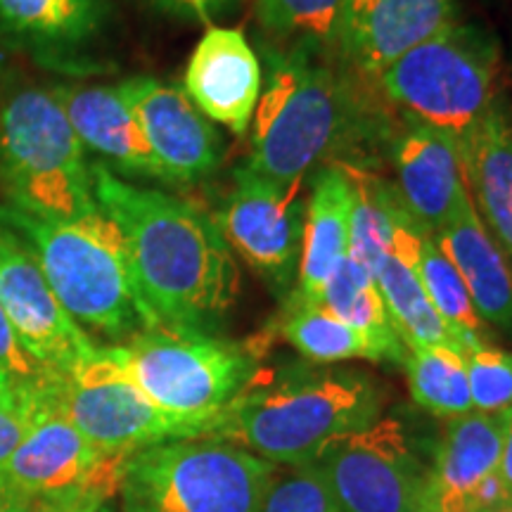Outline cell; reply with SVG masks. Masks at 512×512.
I'll use <instances>...</instances> for the list:
<instances>
[{
	"label": "cell",
	"instance_id": "obj_1",
	"mask_svg": "<svg viewBox=\"0 0 512 512\" xmlns=\"http://www.w3.org/2000/svg\"><path fill=\"white\" fill-rule=\"evenodd\" d=\"M98 207L126 242L150 330L211 335L240 294V268L219 223L169 192L91 164Z\"/></svg>",
	"mask_w": 512,
	"mask_h": 512
},
{
	"label": "cell",
	"instance_id": "obj_2",
	"mask_svg": "<svg viewBox=\"0 0 512 512\" xmlns=\"http://www.w3.org/2000/svg\"><path fill=\"white\" fill-rule=\"evenodd\" d=\"M380 411V387L361 370L290 368L249 384L204 439L240 446L273 465H309L330 441L380 420Z\"/></svg>",
	"mask_w": 512,
	"mask_h": 512
},
{
	"label": "cell",
	"instance_id": "obj_3",
	"mask_svg": "<svg viewBox=\"0 0 512 512\" xmlns=\"http://www.w3.org/2000/svg\"><path fill=\"white\" fill-rule=\"evenodd\" d=\"M330 50V48H328ZM318 46L261 48L268 76L252 117L245 166L280 185L304 181L361 124L349 74Z\"/></svg>",
	"mask_w": 512,
	"mask_h": 512
},
{
	"label": "cell",
	"instance_id": "obj_4",
	"mask_svg": "<svg viewBox=\"0 0 512 512\" xmlns=\"http://www.w3.org/2000/svg\"><path fill=\"white\" fill-rule=\"evenodd\" d=\"M0 226L29 249L64 311L81 328L124 342L150 330L126 242L105 211L60 223L0 202Z\"/></svg>",
	"mask_w": 512,
	"mask_h": 512
},
{
	"label": "cell",
	"instance_id": "obj_5",
	"mask_svg": "<svg viewBox=\"0 0 512 512\" xmlns=\"http://www.w3.org/2000/svg\"><path fill=\"white\" fill-rule=\"evenodd\" d=\"M0 192L3 204L46 221L100 211L86 147L50 88H24L0 107Z\"/></svg>",
	"mask_w": 512,
	"mask_h": 512
},
{
	"label": "cell",
	"instance_id": "obj_6",
	"mask_svg": "<svg viewBox=\"0 0 512 512\" xmlns=\"http://www.w3.org/2000/svg\"><path fill=\"white\" fill-rule=\"evenodd\" d=\"M382 93L415 124L458 143L489 114L501 93V48L489 31L453 22L377 76Z\"/></svg>",
	"mask_w": 512,
	"mask_h": 512
},
{
	"label": "cell",
	"instance_id": "obj_7",
	"mask_svg": "<svg viewBox=\"0 0 512 512\" xmlns=\"http://www.w3.org/2000/svg\"><path fill=\"white\" fill-rule=\"evenodd\" d=\"M278 465L216 439H178L126 458L124 512H259Z\"/></svg>",
	"mask_w": 512,
	"mask_h": 512
},
{
	"label": "cell",
	"instance_id": "obj_8",
	"mask_svg": "<svg viewBox=\"0 0 512 512\" xmlns=\"http://www.w3.org/2000/svg\"><path fill=\"white\" fill-rule=\"evenodd\" d=\"M112 349L155 406L202 422L207 432L216 415L256 380L259 363L254 344L195 332L143 330Z\"/></svg>",
	"mask_w": 512,
	"mask_h": 512
},
{
	"label": "cell",
	"instance_id": "obj_9",
	"mask_svg": "<svg viewBox=\"0 0 512 512\" xmlns=\"http://www.w3.org/2000/svg\"><path fill=\"white\" fill-rule=\"evenodd\" d=\"M55 401L76 430L110 458L126 460L143 448L207 434L202 422L176 418L147 399L112 347H95L57 377Z\"/></svg>",
	"mask_w": 512,
	"mask_h": 512
},
{
	"label": "cell",
	"instance_id": "obj_10",
	"mask_svg": "<svg viewBox=\"0 0 512 512\" xmlns=\"http://www.w3.org/2000/svg\"><path fill=\"white\" fill-rule=\"evenodd\" d=\"M309 465L344 512H434L430 465L394 418L330 441Z\"/></svg>",
	"mask_w": 512,
	"mask_h": 512
},
{
	"label": "cell",
	"instance_id": "obj_11",
	"mask_svg": "<svg viewBox=\"0 0 512 512\" xmlns=\"http://www.w3.org/2000/svg\"><path fill=\"white\" fill-rule=\"evenodd\" d=\"M55 382L57 377L27 437L0 470V484L46 505L105 503L119 491L126 460L105 456L76 430L57 406Z\"/></svg>",
	"mask_w": 512,
	"mask_h": 512
},
{
	"label": "cell",
	"instance_id": "obj_12",
	"mask_svg": "<svg viewBox=\"0 0 512 512\" xmlns=\"http://www.w3.org/2000/svg\"><path fill=\"white\" fill-rule=\"evenodd\" d=\"M235 185L216 216L230 252L245 259L278 290L297 278L306 207L304 181L280 185L249 166L235 169Z\"/></svg>",
	"mask_w": 512,
	"mask_h": 512
},
{
	"label": "cell",
	"instance_id": "obj_13",
	"mask_svg": "<svg viewBox=\"0 0 512 512\" xmlns=\"http://www.w3.org/2000/svg\"><path fill=\"white\" fill-rule=\"evenodd\" d=\"M0 309L22 347L55 375H67L98 344L64 311L36 259L0 226Z\"/></svg>",
	"mask_w": 512,
	"mask_h": 512
},
{
	"label": "cell",
	"instance_id": "obj_14",
	"mask_svg": "<svg viewBox=\"0 0 512 512\" xmlns=\"http://www.w3.org/2000/svg\"><path fill=\"white\" fill-rule=\"evenodd\" d=\"M117 91L136 114L166 183H197L219 169L223 140L185 91L155 76H131Z\"/></svg>",
	"mask_w": 512,
	"mask_h": 512
},
{
	"label": "cell",
	"instance_id": "obj_15",
	"mask_svg": "<svg viewBox=\"0 0 512 512\" xmlns=\"http://www.w3.org/2000/svg\"><path fill=\"white\" fill-rule=\"evenodd\" d=\"M453 22L456 0H342L332 48L344 67L377 79Z\"/></svg>",
	"mask_w": 512,
	"mask_h": 512
},
{
	"label": "cell",
	"instance_id": "obj_16",
	"mask_svg": "<svg viewBox=\"0 0 512 512\" xmlns=\"http://www.w3.org/2000/svg\"><path fill=\"white\" fill-rule=\"evenodd\" d=\"M261 62L240 29L209 27L204 31L188 67L185 95L216 124L247 133L261 95Z\"/></svg>",
	"mask_w": 512,
	"mask_h": 512
},
{
	"label": "cell",
	"instance_id": "obj_17",
	"mask_svg": "<svg viewBox=\"0 0 512 512\" xmlns=\"http://www.w3.org/2000/svg\"><path fill=\"white\" fill-rule=\"evenodd\" d=\"M396 192L413 221L437 235L470 197L463 150L451 133L413 124L394 145Z\"/></svg>",
	"mask_w": 512,
	"mask_h": 512
},
{
	"label": "cell",
	"instance_id": "obj_18",
	"mask_svg": "<svg viewBox=\"0 0 512 512\" xmlns=\"http://www.w3.org/2000/svg\"><path fill=\"white\" fill-rule=\"evenodd\" d=\"M510 420L512 411H472L446 422L430 465L434 512H475L479 486L501 470Z\"/></svg>",
	"mask_w": 512,
	"mask_h": 512
},
{
	"label": "cell",
	"instance_id": "obj_19",
	"mask_svg": "<svg viewBox=\"0 0 512 512\" xmlns=\"http://www.w3.org/2000/svg\"><path fill=\"white\" fill-rule=\"evenodd\" d=\"M60 102L76 136L88 150L117 166L128 176L164 181V169L147 145L136 114L121 98L117 86H81V83H55L50 88Z\"/></svg>",
	"mask_w": 512,
	"mask_h": 512
},
{
	"label": "cell",
	"instance_id": "obj_20",
	"mask_svg": "<svg viewBox=\"0 0 512 512\" xmlns=\"http://www.w3.org/2000/svg\"><path fill=\"white\" fill-rule=\"evenodd\" d=\"M107 17L110 0H0V31L50 67H79Z\"/></svg>",
	"mask_w": 512,
	"mask_h": 512
},
{
	"label": "cell",
	"instance_id": "obj_21",
	"mask_svg": "<svg viewBox=\"0 0 512 512\" xmlns=\"http://www.w3.org/2000/svg\"><path fill=\"white\" fill-rule=\"evenodd\" d=\"M460 150L477 216L512 266V105L505 95L472 128Z\"/></svg>",
	"mask_w": 512,
	"mask_h": 512
},
{
	"label": "cell",
	"instance_id": "obj_22",
	"mask_svg": "<svg viewBox=\"0 0 512 512\" xmlns=\"http://www.w3.org/2000/svg\"><path fill=\"white\" fill-rule=\"evenodd\" d=\"M354 183L347 166H323L313 178L304 214L297 290L290 299L318 304L335 268L349 256Z\"/></svg>",
	"mask_w": 512,
	"mask_h": 512
},
{
	"label": "cell",
	"instance_id": "obj_23",
	"mask_svg": "<svg viewBox=\"0 0 512 512\" xmlns=\"http://www.w3.org/2000/svg\"><path fill=\"white\" fill-rule=\"evenodd\" d=\"M432 238L456 266L484 325L512 335V266L484 228L470 197Z\"/></svg>",
	"mask_w": 512,
	"mask_h": 512
},
{
	"label": "cell",
	"instance_id": "obj_24",
	"mask_svg": "<svg viewBox=\"0 0 512 512\" xmlns=\"http://www.w3.org/2000/svg\"><path fill=\"white\" fill-rule=\"evenodd\" d=\"M370 273L403 347H448L465 356L456 335L448 330V325L432 306L413 266H408L399 256L384 254L370 268Z\"/></svg>",
	"mask_w": 512,
	"mask_h": 512
},
{
	"label": "cell",
	"instance_id": "obj_25",
	"mask_svg": "<svg viewBox=\"0 0 512 512\" xmlns=\"http://www.w3.org/2000/svg\"><path fill=\"white\" fill-rule=\"evenodd\" d=\"M320 306L332 316L351 325V328L366 335L377 349L382 351L384 363L406 361V347L396 335L387 306L377 290L373 273L356 259L342 261L320 292Z\"/></svg>",
	"mask_w": 512,
	"mask_h": 512
},
{
	"label": "cell",
	"instance_id": "obj_26",
	"mask_svg": "<svg viewBox=\"0 0 512 512\" xmlns=\"http://www.w3.org/2000/svg\"><path fill=\"white\" fill-rule=\"evenodd\" d=\"M280 335L292 344L299 354L313 363H342L351 358L382 363V351L366 335L342 323V320L325 311L320 304L297 302L290 299Z\"/></svg>",
	"mask_w": 512,
	"mask_h": 512
},
{
	"label": "cell",
	"instance_id": "obj_27",
	"mask_svg": "<svg viewBox=\"0 0 512 512\" xmlns=\"http://www.w3.org/2000/svg\"><path fill=\"white\" fill-rule=\"evenodd\" d=\"M413 401L437 418H460L472 413L465 356L448 347L406 349L403 361Z\"/></svg>",
	"mask_w": 512,
	"mask_h": 512
},
{
	"label": "cell",
	"instance_id": "obj_28",
	"mask_svg": "<svg viewBox=\"0 0 512 512\" xmlns=\"http://www.w3.org/2000/svg\"><path fill=\"white\" fill-rule=\"evenodd\" d=\"M415 273H418L432 306L448 325V330L456 335L465 354L489 344L486 325L477 316L475 304H472L463 278L458 275L456 266L448 261V256L437 247L432 235H425V240H422Z\"/></svg>",
	"mask_w": 512,
	"mask_h": 512
},
{
	"label": "cell",
	"instance_id": "obj_29",
	"mask_svg": "<svg viewBox=\"0 0 512 512\" xmlns=\"http://www.w3.org/2000/svg\"><path fill=\"white\" fill-rule=\"evenodd\" d=\"M342 0H254V15L278 46H335Z\"/></svg>",
	"mask_w": 512,
	"mask_h": 512
},
{
	"label": "cell",
	"instance_id": "obj_30",
	"mask_svg": "<svg viewBox=\"0 0 512 512\" xmlns=\"http://www.w3.org/2000/svg\"><path fill=\"white\" fill-rule=\"evenodd\" d=\"M465 368L475 411H512V351L484 344L467 351Z\"/></svg>",
	"mask_w": 512,
	"mask_h": 512
},
{
	"label": "cell",
	"instance_id": "obj_31",
	"mask_svg": "<svg viewBox=\"0 0 512 512\" xmlns=\"http://www.w3.org/2000/svg\"><path fill=\"white\" fill-rule=\"evenodd\" d=\"M259 512H344L311 465L275 470Z\"/></svg>",
	"mask_w": 512,
	"mask_h": 512
},
{
	"label": "cell",
	"instance_id": "obj_32",
	"mask_svg": "<svg viewBox=\"0 0 512 512\" xmlns=\"http://www.w3.org/2000/svg\"><path fill=\"white\" fill-rule=\"evenodd\" d=\"M50 382L38 387H10L8 392L0 394V470L15 453L19 441L27 437L36 415L41 413Z\"/></svg>",
	"mask_w": 512,
	"mask_h": 512
},
{
	"label": "cell",
	"instance_id": "obj_33",
	"mask_svg": "<svg viewBox=\"0 0 512 512\" xmlns=\"http://www.w3.org/2000/svg\"><path fill=\"white\" fill-rule=\"evenodd\" d=\"M0 373L8 377L15 387H38V384H46L57 377L22 347L3 309H0Z\"/></svg>",
	"mask_w": 512,
	"mask_h": 512
},
{
	"label": "cell",
	"instance_id": "obj_34",
	"mask_svg": "<svg viewBox=\"0 0 512 512\" xmlns=\"http://www.w3.org/2000/svg\"><path fill=\"white\" fill-rule=\"evenodd\" d=\"M147 3L169 17L188 19V22H211L214 17L235 10L245 0H147Z\"/></svg>",
	"mask_w": 512,
	"mask_h": 512
},
{
	"label": "cell",
	"instance_id": "obj_35",
	"mask_svg": "<svg viewBox=\"0 0 512 512\" xmlns=\"http://www.w3.org/2000/svg\"><path fill=\"white\" fill-rule=\"evenodd\" d=\"M46 503H41L34 496L22 494L12 486L0 484V512H43Z\"/></svg>",
	"mask_w": 512,
	"mask_h": 512
},
{
	"label": "cell",
	"instance_id": "obj_36",
	"mask_svg": "<svg viewBox=\"0 0 512 512\" xmlns=\"http://www.w3.org/2000/svg\"><path fill=\"white\" fill-rule=\"evenodd\" d=\"M501 477L508 489L512 491V420L508 427V434H505V444H503V458H501Z\"/></svg>",
	"mask_w": 512,
	"mask_h": 512
},
{
	"label": "cell",
	"instance_id": "obj_37",
	"mask_svg": "<svg viewBox=\"0 0 512 512\" xmlns=\"http://www.w3.org/2000/svg\"><path fill=\"white\" fill-rule=\"evenodd\" d=\"M102 503H83V505H46L43 512H100Z\"/></svg>",
	"mask_w": 512,
	"mask_h": 512
},
{
	"label": "cell",
	"instance_id": "obj_38",
	"mask_svg": "<svg viewBox=\"0 0 512 512\" xmlns=\"http://www.w3.org/2000/svg\"><path fill=\"white\" fill-rule=\"evenodd\" d=\"M482 512H512V491L503 498V501H498L496 505H491V508H486Z\"/></svg>",
	"mask_w": 512,
	"mask_h": 512
},
{
	"label": "cell",
	"instance_id": "obj_39",
	"mask_svg": "<svg viewBox=\"0 0 512 512\" xmlns=\"http://www.w3.org/2000/svg\"><path fill=\"white\" fill-rule=\"evenodd\" d=\"M10 387H15V384H12V382L8 380V377H5L3 373H0V394H3V392H8Z\"/></svg>",
	"mask_w": 512,
	"mask_h": 512
},
{
	"label": "cell",
	"instance_id": "obj_40",
	"mask_svg": "<svg viewBox=\"0 0 512 512\" xmlns=\"http://www.w3.org/2000/svg\"><path fill=\"white\" fill-rule=\"evenodd\" d=\"M100 512H105V510H102V508H100Z\"/></svg>",
	"mask_w": 512,
	"mask_h": 512
},
{
	"label": "cell",
	"instance_id": "obj_41",
	"mask_svg": "<svg viewBox=\"0 0 512 512\" xmlns=\"http://www.w3.org/2000/svg\"><path fill=\"white\" fill-rule=\"evenodd\" d=\"M0 64H3V62H0Z\"/></svg>",
	"mask_w": 512,
	"mask_h": 512
}]
</instances>
